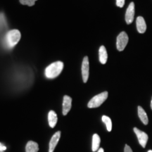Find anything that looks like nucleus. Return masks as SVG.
<instances>
[{"instance_id":"8","label":"nucleus","mask_w":152,"mask_h":152,"mask_svg":"<svg viewBox=\"0 0 152 152\" xmlns=\"http://www.w3.org/2000/svg\"><path fill=\"white\" fill-rule=\"evenodd\" d=\"M72 106V99L68 95H65L64 96V101H63V115H66Z\"/></svg>"},{"instance_id":"19","label":"nucleus","mask_w":152,"mask_h":152,"mask_svg":"<svg viewBox=\"0 0 152 152\" xmlns=\"http://www.w3.org/2000/svg\"><path fill=\"white\" fill-rule=\"evenodd\" d=\"M125 4V0H116V5L117 7L122 8Z\"/></svg>"},{"instance_id":"7","label":"nucleus","mask_w":152,"mask_h":152,"mask_svg":"<svg viewBox=\"0 0 152 152\" xmlns=\"http://www.w3.org/2000/svg\"><path fill=\"white\" fill-rule=\"evenodd\" d=\"M134 2H131L129 4L128 9H127L126 13H125V21L127 24L132 23L134 20Z\"/></svg>"},{"instance_id":"15","label":"nucleus","mask_w":152,"mask_h":152,"mask_svg":"<svg viewBox=\"0 0 152 152\" xmlns=\"http://www.w3.org/2000/svg\"><path fill=\"white\" fill-rule=\"evenodd\" d=\"M101 142L100 137L97 134H94L92 136V151H96L99 148Z\"/></svg>"},{"instance_id":"10","label":"nucleus","mask_w":152,"mask_h":152,"mask_svg":"<svg viewBox=\"0 0 152 152\" xmlns=\"http://www.w3.org/2000/svg\"><path fill=\"white\" fill-rule=\"evenodd\" d=\"M137 24V29L140 33H144L146 32L147 30V25H146L145 20L143 17L139 16L137 18L136 20Z\"/></svg>"},{"instance_id":"17","label":"nucleus","mask_w":152,"mask_h":152,"mask_svg":"<svg viewBox=\"0 0 152 152\" xmlns=\"http://www.w3.org/2000/svg\"><path fill=\"white\" fill-rule=\"evenodd\" d=\"M7 28V21L4 14L3 13H0V31Z\"/></svg>"},{"instance_id":"20","label":"nucleus","mask_w":152,"mask_h":152,"mask_svg":"<svg viewBox=\"0 0 152 152\" xmlns=\"http://www.w3.org/2000/svg\"><path fill=\"white\" fill-rule=\"evenodd\" d=\"M124 152H133L132 149H131L130 146H128V144L125 146V149H124Z\"/></svg>"},{"instance_id":"12","label":"nucleus","mask_w":152,"mask_h":152,"mask_svg":"<svg viewBox=\"0 0 152 152\" xmlns=\"http://www.w3.org/2000/svg\"><path fill=\"white\" fill-rule=\"evenodd\" d=\"M99 61L101 62V64H105L108 59V54L105 47H100L99 50Z\"/></svg>"},{"instance_id":"11","label":"nucleus","mask_w":152,"mask_h":152,"mask_svg":"<svg viewBox=\"0 0 152 152\" xmlns=\"http://www.w3.org/2000/svg\"><path fill=\"white\" fill-rule=\"evenodd\" d=\"M58 118H57L56 113L54 111H50L48 114V121L50 128H54L56 126Z\"/></svg>"},{"instance_id":"22","label":"nucleus","mask_w":152,"mask_h":152,"mask_svg":"<svg viewBox=\"0 0 152 152\" xmlns=\"http://www.w3.org/2000/svg\"><path fill=\"white\" fill-rule=\"evenodd\" d=\"M97 152H104V149H103V148H100V149L98 150Z\"/></svg>"},{"instance_id":"14","label":"nucleus","mask_w":152,"mask_h":152,"mask_svg":"<svg viewBox=\"0 0 152 152\" xmlns=\"http://www.w3.org/2000/svg\"><path fill=\"white\" fill-rule=\"evenodd\" d=\"M26 152H37L39 151V145L37 142L33 141H29L26 144Z\"/></svg>"},{"instance_id":"23","label":"nucleus","mask_w":152,"mask_h":152,"mask_svg":"<svg viewBox=\"0 0 152 152\" xmlns=\"http://www.w3.org/2000/svg\"><path fill=\"white\" fill-rule=\"evenodd\" d=\"M151 108L152 109V99H151Z\"/></svg>"},{"instance_id":"18","label":"nucleus","mask_w":152,"mask_h":152,"mask_svg":"<svg viewBox=\"0 0 152 152\" xmlns=\"http://www.w3.org/2000/svg\"><path fill=\"white\" fill-rule=\"evenodd\" d=\"M20 2L23 5H27L29 6V7H33V6L35 5V1L37 0H19Z\"/></svg>"},{"instance_id":"9","label":"nucleus","mask_w":152,"mask_h":152,"mask_svg":"<svg viewBox=\"0 0 152 152\" xmlns=\"http://www.w3.org/2000/svg\"><path fill=\"white\" fill-rule=\"evenodd\" d=\"M60 137H61V131H57L54 135L52 136L50 142H49V152H54L57 144H58V141H59Z\"/></svg>"},{"instance_id":"6","label":"nucleus","mask_w":152,"mask_h":152,"mask_svg":"<svg viewBox=\"0 0 152 152\" xmlns=\"http://www.w3.org/2000/svg\"><path fill=\"white\" fill-rule=\"evenodd\" d=\"M89 70H90V66H89V58L87 56H85L83 60L82 64V75H83V80L84 83H87L89 78Z\"/></svg>"},{"instance_id":"24","label":"nucleus","mask_w":152,"mask_h":152,"mask_svg":"<svg viewBox=\"0 0 152 152\" xmlns=\"http://www.w3.org/2000/svg\"><path fill=\"white\" fill-rule=\"evenodd\" d=\"M148 152H152V150H149V151H148Z\"/></svg>"},{"instance_id":"21","label":"nucleus","mask_w":152,"mask_h":152,"mask_svg":"<svg viewBox=\"0 0 152 152\" xmlns=\"http://www.w3.org/2000/svg\"><path fill=\"white\" fill-rule=\"evenodd\" d=\"M6 149H7V147H6V146H4V144H2L1 143V142H0V152L4 151Z\"/></svg>"},{"instance_id":"2","label":"nucleus","mask_w":152,"mask_h":152,"mask_svg":"<svg viewBox=\"0 0 152 152\" xmlns=\"http://www.w3.org/2000/svg\"><path fill=\"white\" fill-rule=\"evenodd\" d=\"M64 68V63L56 61L50 64L45 69V75L47 78L52 79L58 77L61 73Z\"/></svg>"},{"instance_id":"3","label":"nucleus","mask_w":152,"mask_h":152,"mask_svg":"<svg viewBox=\"0 0 152 152\" xmlns=\"http://www.w3.org/2000/svg\"><path fill=\"white\" fill-rule=\"evenodd\" d=\"M108 94H109L108 92H104L94 96L87 104L88 108L92 109V108H97L100 106L108 98Z\"/></svg>"},{"instance_id":"1","label":"nucleus","mask_w":152,"mask_h":152,"mask_svg":"<svg viewBox=\"0 0 152 152\" xmlns=\"http://www.w3.org/2000/svg\"><path fill=\"white\" fill-rule=\"evenodd\" d=\"M21 37V34L18 30H11L6 34L4 40V45L7 48L12 49L16 46Z\"/></svg>"},{"instance_id":"4","label":"nucleus","mask_w":152,"mask_h":152,"mask_svg":"<svg viewBox=\"0 0 152 152\" xmlns=\"http://www.w3.org/2000/svg\"><path fill=\"white\" fill-rule=\"evenodd\" d=\"M129 37L125 32H121L117 37L116 46L118 51H123L128 45Z\"/></svg>"},{"instance_id":"16","label":"nucleus","mask_w":152,"mask_h":152,"mask_svg":"<svg viewBox=\"0 0 152 152\" xmlns=\"http://www.w3.org/2000/svg\"><path fill=\"white\" fill-rule=\"evenodd\" d=\"M102 121L105 123L107 130L109 132H111L112 130V122L111 118L109 117L106 116V115H103L102 116Z\"/></svg>"},{"instance_id":"13","label":"nucleus","mask_w":152,"mask_h":152,"mask_svg":"<svg viewBox=\"0 0 152 152\" xmlns=\"http://www.w3.org/2000/svg\"><path fill=\"white\" fill-rule=\"evenodd\" d=\"M138 115L139 118H140V120L142 123H144V125H147L149 123V119H148V116L146 113V112L143 109V108L142 106H138Z\"/></svg>"},{"instance_id":"5","label":"nucleus","mask_w":152,"mask_h":152,"mask_svg":"<svg viewBox=\"0 0 152 152\" xmlns=\"http://www.w3.org/2000/svg\"><path fill=\"white\" fill-rule=\"evenodd\" d=\"M133 130H134V133L136 134L137 137L138 139L139 143H140L142 147L145 148L148 142V135L147 133H145L143 131L140 130V129L137 128H133Z\"/></svg>"}]
</instances>
